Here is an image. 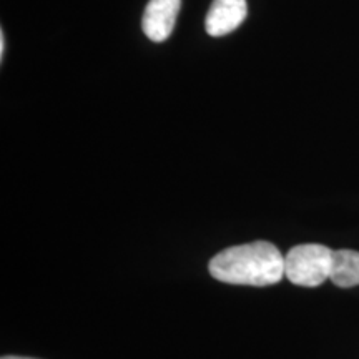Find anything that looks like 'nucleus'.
<instances>
[{
  "label": "nucleus",
  "instance_id": "nucleus-1",
  "mask_svg": "<svg viewBox=\"0 0 359 359\" xmlns=\"http://www.w3.org/2000/svg\"><path fill=\"white\" fill-rule=\"evenodd\" d=\"M208 269L210 275L222 283L269 286L285 276V257L273 243L253 241L219 251L212 258Z\"/></svg>",
  "mask_w": 359,
  "mask_h": 359
},
{
  "label": "nucleus",
  "instance_id": "nucleus-2",
  "mask_svg": "<svg viewBox=\"0 0 359 359\" xmlns=\"http://www.w3.org/2000/svg\"><path fill=\"white\" fill-rule=\"evenodd\" d=\"M333 250L325 245H298L285 257V276L293 285L314 288L330 280Z\"/></svg>",
  "mask_w": 359,
  "mask_h": 359
},
{
  "label": "nucleus",
  "instance_id": "nucleus-3",
  "mask_svg": "<svg viewBox=\"0 0 359 359\" xmlns=\"http://www.w3.org/2000/svg\"><path fill=\"white\" fill-rule=\"evenodd\" d=\"M182 0H150L143 13V32L154 42H165L173 32Z\"/></svg>",
  "mask_w": 359,
  "mask_h": 359
},
{
  "label": "nucleus",
  "instance_id": "nucleus-4",
  "mask_svg": "<svg viewBox=\"0 0 359 359\" xmlns=\"http://www.w3.org/2000/svg\"><path fill=\"white\" fill-rule=\"evenodd\" d=\"M248 13L246 0H213L205 29L212 37H223L243 24Z\"/></svg>",
  "mask_w": 359,
  "mask_h": 359
},
{
  "label": "nucleus",
  "instance_id": "nucleus-5",
  "mask_svg": "<svg viewBox=\"0 0 359 359\" xmlns=\"http://www.w3.org/2000/svg\"><path fill=\"white\" fill-rule=\"evenodd\" d=\"M330 280L339 288H353L359 285V251L338 250L331 258Z\"/></svg>",
  "mask_w": 359,
  "mask_h": 359
},
{
  "label": "nucleus",
  "instance_id": "nucleus-6",
  "mask_svg": "<svg viewBox=\"0 0 359 359\" xmlns=\"http://www.w3.org/2000/svg\"><path fill=\"white\" fill-rule=\"evenodd\" d=\"M4 53H6V37H4V32L0 34V57L4 58Z\"/></svg>",
  "mask_w": 359,
  "mask_h": 359
},
{
  "label": "nucleus",
  "instance_id": "nucleus-7",
  "mask_svg": "<svg viewBox=\"0 0 359 359\" xmlns=\"http://www.w3.org/2000/svg\"><path fill=\"white\" fill-rule=\"evenodd\" d=\"M2 359H35V358H24V356H4Z\"/></svg>",
  "mask_w": 359,
  "mask_h": 359
}]
</instances>
